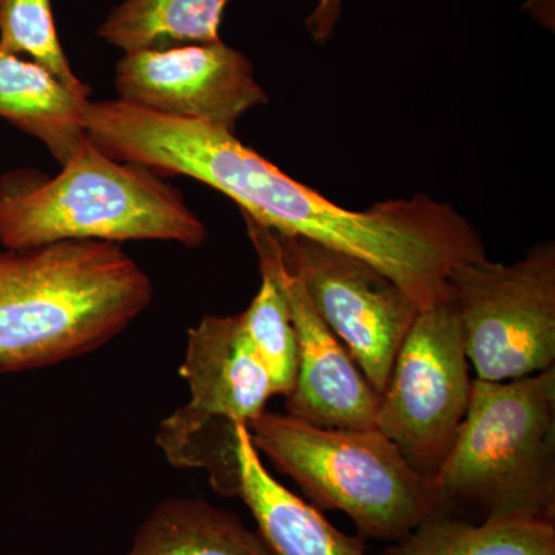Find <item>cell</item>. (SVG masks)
<instances>
[{"instance_id": "5", "label": "cell", "mask_w": 555, "mask_h": 555, "mask_svg": "<svg viewBox=\"0 0 555 555\" xmlns=\"http://www.w3.org/2000/svg\"><path fill=\"white\" fill-rule=\"evenodd\" d=\"M434 481L485 520L555 521V366L473 379L469 408Z\"/></svg>"}, {"instance_id": "18", "label": "cell", "mask_w": 555, "mask_h": 555, "mask_svg": "<svg viewBox=\"0 0 555 555\" xmlns=\"http://www.w3.org/2000/svg\"><path fill=\"white\" fill-rule=\"evenodd\" d=\"M261 286L240 313L248 341L268 371L273 396L288 397L298 375V341L283 288L268 269L259 268Z\"/></svg>"}, {"instance_id": "8", "label": "cell", "mask_w": 555, "mask_h": 555, "mask_svg": "<svg viewBox=\"0 0 555 555\" xmlns=\"http://www.w3.org/2000/svg\"><path fill=\"white\" fill-rule=\"evenodd\" d=\"M273 233L284 264L301 281L310 305L382 396L418 308L389 278L361 259L313 241Z\"/></svg>"}, {"instance_id": "13", "label": "cell", "mask_w": 555, "mask_h": 555, "mask_svg": "<svg viewBox=\"0 0 555 555\" xmlns=\"http://www.w3.org/2000/svg\"><path fill=\"white\" fill-rule=\"evenodd\" d=\"M89 101L36 62L0 51V118L42 142L61 166L86 138Z\"/></svg>"}, {"instance_id": "6", "label": "cell", "mask_w": 555, "mask_h": 555, "mask_svg": "<svg viewBox=\"0 0 555 555\" xmlns=\"http://www.w3.org/2000/svg\"><path fill=\"white\" fill-rule=\"evenodd\" d=\"M449 301L478 379L507 382L555 363V244L514 264L474 259L449 276Z\"/></svg>"}, {"instance_id": "15", "label": "cell", "mask_w": 555, "mask_h": 555, "mask_svg": "<svg viewBox=\"0 0 555 555\" xmlns=\"http://www.w3.org/2000/svg\"><path fill=\"white\" fill-rule=\"evenodd\" d=\"M232 0H122L109 11L98 36L124 53L218 42Z\"/></svg>"}, {"instance_id": "12", "label": "cell", "mask_w": 555, "mask_h": 555, "mask_svg": "<svg viewBox=\"0 0 555 555\" xmlns=\"http://www.w3.org/2000/svg\"><path fill=\"white\" fill-rule=\"evenodd\" d=\"M240 496L275 555H367L364 540L345 534L315 505L288 491L266 469L247 425H236Z\"/></svg>"}, {"instance_id": "10", "label": "cell", "mask_w": 555, "mask_h": 555, "mask_svg": "<svg viewBox=\"0 0 555 555\" xmlns=\"http://www.w3.org/2000/svg\"><path fill=\"white\" fill-rule=\"evenodd\" d=\"M244 219L259 268L268 269L283 288L297 334L298 375L284 403L286 414L321 427H375L378 393L310 305L299 278L284 264L275 233L254 219Z\"/></svg>"}, {"instance_id": "11", "label": "cell", "mask_w": 555, "mask_h": 555, "mask_svg": "<svg viewBox=\"0 0 555 555\" xmlns=\"http://www.w3.org/2000/svg\"><path fill=\"white\" fill-rule=\"evenodd\" d=\"M179 374L189 386L185 406L214 418L248 425L275 397L240 313L207 315L190 328Z\"/></svg>"}, {"instance_id": "4", "label": "cell", "mask_w": 555, "mask_h": 555, "mask_svg": "<svg viewBox=\"0 0 555 555\" xmlns=\"http://www.w3.org/2000/svg\"><path fill=\"white\" fill-rule=\"evenodd\" d=\"M247 427L258 452L313 505L345 513L364 542H398L449 505L434 478L416 470L377 427H321L268 411Z\"/></svg>"}, {"instance_id": "19", "label": "cell", "mask_w": 555, "mask_h": 555, "mask_svg": "<svg viewBox=\"0 0 555 555\" xmlns=\"http://www.w3.org/2000/svg\"><path fill=\"white\" fill-rule=\"evenodd\" d=\"M0 51L30 57L73 93L90 98L62 47L51 0H0Z\"/></svg>"}, {"instance_id": "14", "label": "cell", "mask_w": 555, "mask_h": 555, "mask_svg": "<svg viewBox=\"0 0 555 555\" xmlns=\"http://www.w3.org/2000/svg\"><path fill=\"white\" fill-rule=\"evenodd\" d=\"M126 555L275 554L235 513L198 496H170L139 525Z\"/></svg>"}, {"instance_id": "3", "label": "cell", "mask_w": 555, "mask_h": 555, "mask_svg": "<svg viewBox=\"0 0 555 555\" xmlns=\"http://www.w3.org/2000/svg\"><path fill=\"white\" fill-rule=\"evenodd\" d=\"M207 229L163 177L113 159L89 137L56 177L13 170L0 177V246L24 250L60 241H166L196 248Z\"/></svg>"}, {"instance_id": "16", "label": "cell", "mask_w": 555, "mask_h": 555, "mask_svg": "<svg viewBox=\"0 0 555 555\" xmlns=\"http://www.w3.org/2000/svg\"><path fill=\"white\" fill-rule=\"evenodd\" d=\"M383 555H555V521L427 518Z\"/></svg>"}, {"instance_id": "2", "label": "cell", "mask_w": 555, "mask_h": 555, "mask_svg": "<svg viewBox=\"0 0 555 555\" xmlns=\"http://www.w3.org/2000/svg\"><path fill=\"white\" fill-rule=\"evenodd\" d=\"M155 297L144 269L105 241L0 250V374L75 360L122 334Z\"/></svg>"}, {"instance_id": "17", "label": "cell", "mask_w": 555, "mask_h": 555, "mask_svg": "<svg viewBox=\"0 0 555 555\" xmlns=\"http://www.w3.org/2000/svg\"><path fill=\"white\" fill-rule=\"evenodd\" d=\"M236 425L196 414L184 404L160 422L156 443L171 465L206 469L211 488L233 496L238 478Z\"/></svg>"}, {"instance_id": "1", "label": "cell", "mask_w": 555, "mask_h": 555, "mask_svg": "<svg viewBox=\"0 0 555 555\" xmlns=\"http://www.w3.org/2000/svg\"><path fill=\"white\" fill-rule=\"evenodd\" d=\"M104 147L113 158L159 177H188L238 204L273 232L361 259L389 278L420 312L449 299L459 266L488 257L477 229L449 203L427 195L349 210L287 177L232 130L120 104Z\"/></svg>"}, {"instance_id": "7", "label": "cell", "mask_w": 555, "mask_h": 555, "mask_svg": "<svg viewBox=\"0 0 555 555\" xmlns=\"http://www.w3.org/2000/svg\"><path fill=\"white\" fill-rule=\"evenodd\" d=\"M469 377L462 327L452 302L416 315L379 396L375 427L434 477L447 459L469 408Z\"/></svg>"}, {"instance_id": "9", "label": "cell", "mask_w": 555, "mask_h": 555, "mask_svg": "<svg viewBox=\"0 0 555 555\" xmlns=\"http://www.w3.org/2000/svg\"><path fill=\"white\" fill-rule=\"evenodd\" d=\"M115 89L118 100L133 107L232 131L269 101L246 54L222 40L124 53Z\"/></svg>"}]
</instances>
